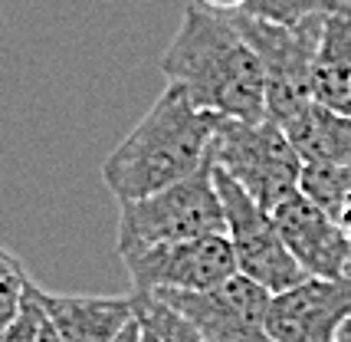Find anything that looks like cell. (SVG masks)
Instances as JSON below:
<instances>
[{"mask_svg":"<svg viewBox=\"0 0 351 342\" xmlns=\"http://www.w3.org/2000/svg\"><path fill=\"white\" fill-rule=\"evenodd\" d=\"M161 73L204 112L240 122L266 119V79L260 56L230 14L187 3L181 27L161 56Z\"/></svg>","mask_w":351,"mask_h":342,"instance_id":"6da1fadb","label":"cell"},{"mask_svg":"<svg viewBox=\"0 0 351 342\" xmlns=\"http://www.w3.org/2000/svg\"><path fill=\"white\" fill-rule=\"evenodd\" d=\"M214 112L197 109L181 86L168 82L145 119L106 158L102 181L119 204L141 201L214 165Z\"/></svg>","mask_w":351,"mask_h":342,"instance_id":"7a4b0ae2","label":"cell"},{"mask_svg":"<svg viewBox=\"0 0 351 342\" xmlns=\"http://www.w3.org/2000/svg\"><path fill=\"white\" fill-rule=\"evenodd\" d=\"M227 233L223 204L214 185V165L178 185L148 194L141 201H128L119 211V247H158V244H181L197 237Z\"/></svg>","mask_w":351,"mask_h":342,"instance_id":"3957f363","label":"cell"},{"mask_svg":"<svg viewBox=\"0 0 351 342\" xmlns=\"http://www.w3.org/2000/svg\"><path fill=\"white\" fill-rule=\"evenodd\" d=\"M214 165L230 174L263 211H273L289 194L299 191L302 161L292 141L286 139L282 125L269 122H240L217 115L214 135Z\"/></svg>","mask_w":351,"mask_h":342,"instance_id":"277c9868","label":"cell"},{"mask_svg":"<svg viewBox=\"0 0 351 342\" xmlns=\"http://www.w3.org/2000/svg\"><path fill=\"white\" fill-rule=\"evenodd\" d=\"M237 30L260 56L266 79V119L286 125L312 102V60L325 16H312L299 27H276L246 14H230Z\"/></svg>","mask_w":351,"mask_h":342,"instance_id":"5b68a950","label":"cell"},{"mask_svg":"<svg viewBox=\"0 0 351 342\" xmlns=\"http://www.w3.org/2000/svg\"><path fill=\"white\" fill-rule=\"evenodd\" d=\"M214 185L223 204V220H227V240L237 257V273L246 280L260 283L269 293H286L292 286L308 280V273L295 264L282 237L276 231L269 211L246 194L230 174L214 165Z\"/></svg>","mask_w":351,"mask_h":342,"instance_id":"8992f818","label":"cell"},{"mask_svg":"<svg viewBox=\"0 0 351 342\" xmlns=\"http://www.w3.org/2000/svg\"><path fill=\"white\" fill-rule=\"evenodd\" d=\"M132 293H204L237 277L227 233L158 247H119Z\"/></svg>","mask_w":351,"mask_h":342,"instance_id":"52a82bcc","label":"cell"},{"mask_svg":"<svg viewBox=\"0 0 351 342\" xmlns=\"http://www.w3.org/2000/svg\"><path fill=\"white\" fill-rule=\"evenodd\" d=\"M171 310L194 323L204 342H273L266 332V312L273 293L246 277H230L204 293H154Z\"/></svg>","mask_w":351,"mask_h":342,"instance_id":"ba28073f","label":"cell"},{"mask_svg":"<svg viewBox=\"0 0 351 342\" xmlns=\"http://www.w3.org/2000/svg\"><path fill=\"white\" fill-rule=\"evenodd\" d=\"M282 244L295 264L315 280H341L351 270V240L335 218L308 201L302 191L269 211Z\"/></svg>","mask_w":351,"mask_h":342,"instance_id":"9c48e42d","label":"cell"},{"mask_svg":"<svg viewBox=\"0 0 351 342\" xmlns=\"http://www.w3.org/2000/svg\"><path fill=\"white\" fill-rule=\"evenodd\" d=\"M351 312V277L315 280L276 293L266 312V332L273 342H335Z\"/></svg>","mask_w":351,"mask_h":342,"instance_id":"30bf717a","label":"cell"},{"mask_svg":"<svg viewBox=\"0 0 351 342\" xmlns=\"http://www.w3.org/2000/svg\"><path fill=\"white\" fill-rule=\"evenodd\" d=\"M40 306L62 342H112L135 323L132 296H62L40 290Z\"/></svg>","mask_w":351,"mask_h":342,"instance_id":"8fae6325","label":"cell"},{"mask_svg":"<svg viewBox=\"0 0 351 342\" xmlns=\"http://www.w3.org/2000/svg\"><path fill=\"white\" fill-rule=\"evenodd\" d=\"M312 102L351 119V3L322 23L312 60Z\"/></svg>","mask_w":351,"mask_h":342,"instance_id":"7c38bea8","label":"cell"},{"mask_svg":"<svg viewBox=\"0 0 351 342\" xmlns=\"http://www.w3.org/2000/svg\"><path fill=\"white\" fill-rule=\"evenodd\" d=\"M282 132L302 165H351V119L341 112L308 102Z\"/></svg>","mask_w":351,"mask_h":342,"instance_id":"4fadbf2b","label":"cell"},{"mask_svg":"<svg viewBox=\"0 0 351 342\" xmlns=\"http://www.w3.org/2000/svg\"><path fill=\"white\" fill-rule=\"evenodd\" d=\"M299 191L328 218L338 220L345 201L351 198V165H302Z\"/></svg>","mask_w":351,"mask_h":342,"instance_id":"5bb4252c","label":"cell"},{"mask_svg":"<svg viewBox=\"0 0 351 342\" xmlns=\"http://www.w3.org/2000/svg\"><path fill=\"white\" fill-rule=\"evenodd\" d=\"M341 7L345 0H246L240 14L263 23H276V27H299L312 16L335 14Z\"/></svg>","mask_w":351,"mask_h":342,"instance_id":"9a60e30c","label":"cell"},{"mask_svg":"<svg viewBox=\"0 0 351 342\" xmlns=\"http://www.w3.org/2000/svg\"><path fill=\"white\" fill-rule=\"evenodd\" d=\"M132 310L135 319L152 326L165 342H204L194 323H187L178 310H171L165 299H158L154 293H132Z\"/></svg>","mask_w":351,"mask_h":342,"instance_id":"2e32d148","label":"cell"},{"mask_svg":"<svg viewBox=\"0 0 351 342\" xmlns=\"http://www.w3.org/2000/svg\"><path fill=\"white\" fill-rule=\"evenodd\" d=\"M43 306H40V286L30 280L20 312L14 316V323L0 332V342H36L40 339V326H43Z\"/></svg>","mask_w":351,"mask_h":342,"instance_id":"e0dca14e","label":"cell"},{"mask_svg":"<svg viewBox=\"0 0 351 342\" xmlns=\"http://www.w3.org/2000/svg\"><path fill=\"white\" fill-rule=\"evenodd\" d=\"M194 3L207 7V10H214V14H240L246 0H194Z\"/></svg>","mask_w":351,"mask_h":342,"instance_id":"ac0fdd59","label":"cell"},{"mask_svg":"<svg viewBox=\"0 0 351 342\" xmlns=\"http://www.w3.org/2000/svg\"><path fill=\"white\" fill-rule=\"evenodd\" d=\"M36 342H62V336L56 332V326H53L46 316H43V326H40V339Z\"/></svg>","mask_w":351,"mask_h":342,"instance_id":"d6986e66","label":"cell"},{"mask_svg":"<svg viewBox=\"0 0 351 342\" xmlns=\"http://www.w3.org/2000/svg\"><path fill=\"white\" fill-rule=\"evenodd\" d=\"M138 323V319H135ZM135 342H165L158 332H154L152 326H145V323H138V336H135Z\"/></svg>","mask_w":351,"mask_h":342,"instance_id":"ffe728a7","label":"cell"},{"mask_svg":"<svg viewBox=\"0 0 351 342\" xmlns=\"http://www.w3.org/2000/svg\"><path fill=\"white\" fill-rule=\"evenodd\" d=\"M338 224H341V231L348 233V240H351V198L345 201V207H341V214H338ZM348 277H351V270H348Z\"/></svg>","mask_w":351,"mask_h":342,"instance_id":"44dd1931","label":"cell"},{"mask_svg":"<svg viewBox=\"0 0 351 342\" xmlns=\"http://www.w3.org/2000/svg\"><path fill=\"white\" fill-rule=\"evenodd\" d=\"M135 336H138V323H132V326H125L112 342H135Z\"/></svg>","mask_w":351,"mask_h":342,"instance_id":"7402d4cb","label":"cell"},{"mask_svg":"<svg viewBox=\"0 0 351 342\" xmlns=\"http://www.w3.org/2000/svg\"><path fill=\"white\" fill-rule=\"evenodd\" d=\"M335 342H351V312L345 316V323H341V329H338V339Z\"/></svg>","mask_w":351,"mask_h":342,"instance_id":"603a6c76","label":"cell"}]
</instances>
